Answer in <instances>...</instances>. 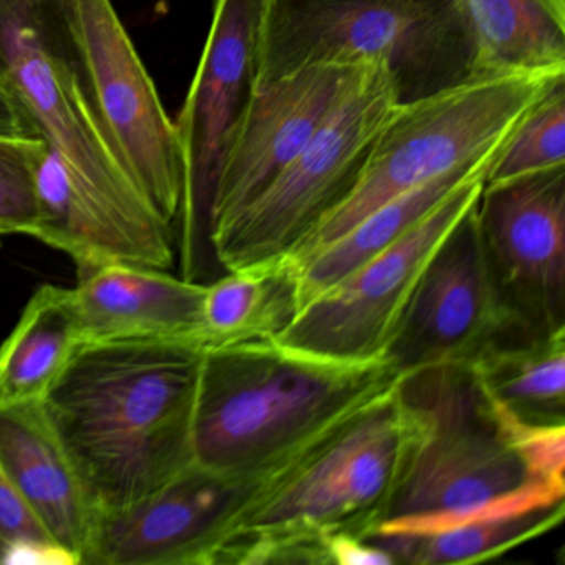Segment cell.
<instances>
[{"instance_id": "cell-19", "label": "cell", "mask_w": 565, "mask_h": 565, "mask_svg": "<svg viewBox=\"0 0 565 565\" xmlns=\"http://www.w3.org/2000/svg\"><path fill=\"white\" fill-rule=\"evenodd\" d=\"M502 148V147H501ZM495 153L481 158L475 163L458 168L451 173L435 178L402 196L388 201L366 214L345 233L299 260H290L296 276L299 310L310 300L339 282L347 274L392 246L403 234L408 233L433 207L438 206L462 181L479 171L489 170Z\"/></svg>"}, {"instance_id": "cell-6", "label": "cell", "mask_w": 565, "mask_h": 565, "mask_svg": "<svg viewBox=\"0 0 565 565\" xmlns=\"http://www.w3.org/2000/svg\"><path fill=\"white\" fill-rule=\"evenodd\" d=\"M0 85L81 186L141 237L177 250L173 226L148 203L98 125L62 0H0Z\"/></svg>"}, {"instance_id": "cell-24", "label": "cell", "mask_w": 565, "mask_h": 565, "mask_svg": "<svg viewBox=\"0 0 565 565\" xmlns=\"http://www.w3.org/2000/svg\"><path fill=\"white\" fill-rule=\"evenodd\" d=\"M565 164V77L522 115L489 168L484 183H501Z\"/></svg>"}, {"instance_id": "cell-5", "label": "cell", "mask_w": 565, "mask_h": 565, "mask_svg": "<svg viewBox=\"0 0 565 565\" xmlns=\"http://www.w3.org/2000/svg\"><path fill=\"white\" fill-rule=\"evenodd\" d=\"M469 58L452 0H266L256 87L310 65L380 61L405 104L468 81Z\"/></svg>"}, {"instance_id": "cell-16", "label": "cell", "mask_w": 565, "mask_h": 565, "mask_svg": "<svg viewBox=\"0 0 565 565\" xmlns=\"http://www.w3.org/2000/svg\"><path fill=\"white\" fill-rule=\"evenodd\" d=\"M0 466L74 565H82L102 511L44 399L0 405Z\"/></svg>"}, {"instance_id": "cell-28", "label": "cell", "mask_w": 565, "mask_h": 565, "mask_svg": "<svg viewBox=\"0 0 565 565\" xmlns=\"http://www.w3.org/2000/svg\"><path fill=\"white\" fill-rule=\"evenodd\" d=\"M327 565H396L392 555L352 532L326 534Z\"/></svg>"}, {"instance_id": "cell-26", "label": "cell", "mask_w": 565, "mask_h": 565, "mask_svg": "<svg viewBox=\"0 0 565 565\" xmlns=\"http://www.w3.org/2000/svg\"><path fill=\"white\" fill-rule=\"evenodd\" d=\"M74 565L0 466V565Z\"/></svg>"}, {"instance_id": "cell-1", "label": "cell", "mask_w": 565, "mask_h": 565, "mask_svg": "<svg viewBox=\"0 0 565 565\" xmlns=\"http://www.w3.org/2000/svg\"><path fill=\"white\" fill-rule=\"evenodd\" d=\"M204 347L186 340L82 342L45 409L102 512L160 491L193 465Z\"/></svg>"}, {"instance_id": "cell-3", "label": "cell", "mask_w": 565, "mask_h": 565, "mask_svg": "<svg viewBox=\"0 0 565 565\" xmlns=\"http://www.w3.org/2000/svg\"><path fill=\"white\" fill-rule=\"evenodd\" d=\"M398 375L386 359H327L276 339L207 347L191 425L194 462L223 475H259Z\"/></svg>"}, {"instance_id": "cell-17", "label": "cell", "mask_w": 565, "mask_h": 565, "mask_svg": "<svg viewBox=\"0 0 565 565\" xmlns=\"http://www.w3.org/2000/svg\"><path fill=\"white\" fill-rule=\"evenodd\" d=\"M206 284L148 267H102L74 287L84 342L186 340L204 347ZM206 349V347H204Z\"/></svg>"}, {"instance_id": "cell-25", "label": "cell", "mask_w": 565, "mask_h": 565, "mask_svg": "<svg viewBox=\"0 0 565 565\" xmlns=\"http://www.w3.org/2000/svg\"><path fill=\"white\" fill-rule=\"evenodd\" d=\"M47 150L42 138H0V241L34 234L35 173Z\"/></svg>"}, {"instance_id": "cell-15", "label": "cell", "mask_w": 565, "mask_h": 565, "mask_svg": "<svg viewBox=\"0 0 565 565\" xmlns=\"http://www.w3.org/2000/svg\"><path fill=\"white\" fill-rule=\"evenodd\" d=\"M356 65H310L254 87L217 183L211 236L296 160L335 107Z\"/></svg>"}, {"instance_id": "cell-7", "label": "cell", "mask_w": 565, "mask_h": 565, "mask_svg": "<svg viewBox=\"0 0 565 565\" xmlns=\"http://www.w3.org/2000/svg\"><path fill=\"white\" fill-rule=\"evenodd\" d=\"M557 78L465 81L399 104L376 135L350 193L286 257L302 259L382 204L495 153Z\"/></svg>"}, {"instance_id": "cell-10", "label": "cell", "mask_w": 565, "mask_h": 565, "mask_svg": "<svg viewBox=\"0 0 565 565\" xmlns=\"http://www.w3.org/2000/svg\"><path fill=\"white\" fill-rule=\"evenodd\" d=\"M98 125L148 203L170 226L181 201L177 127L111 0H62Z\"/></svg>"}, {"instance_id": "cell-29", "label": "cell", "mask_w": 565, "mask_h": 565, "mask_svg": "<svg viewBox=\"0 0 565 565\" xmlns=\"http://www.w3.org/2000/svg\"><path fill=\"white\" fill-rule=\"evenodd\" d=\"M0 138H41L4 85H0Z\"/></svg>"}, {"instance_id": "cell-4", "label": "cell", "mask_w": 565, "mask_h": 565, "mask_svg": "<svg viewBox=\"0 0 565 565\" xmlns=\"http://www.w3.org/2000/svg\"><path fill=\"white\" fill-rule=\"evenodd\" d=\"M395 385L256 475L217 565H327L326 534H372L398 466Z\"/></svg>"}, {"instance_id": "cell-18", "label": "cell", "mask_w": 565, "mask_h": 565, "mask_svg": "<svg viewBox=\"0 0 565 565\" xmlns=\"http://www.w3.org/2000/svg\"><path fill=\"white\" fill-rule=\"evenodd\" d=\"M469 39L468 81L565 75V0H452Z\"/></svg>"}, {"instance_id": "cell-13", "label": "cell", "mask_w": 565, "mask_h": 565, "mask_svg": "<svg viewBox=\"0 0 565 565\" xmlns=\"http://www.w3.org/2000/svg\"><path fill=\"white\" fill-rule=\"evenodd\" d=\"M476 206L439 244L396 323L385 359L399 373L469 363L492 340L524 329L512 319L495 286Z\"/></svg>"}, {"instance_id": "cell-22", "label": "cell", "mask_w": 565, "mask_h": 565, "mask_svg": "<svg viewBox=\"0 0 565 565\" xmlns=\"http://www.w3.org/2000/svg\"><path fill=\"white\" fill-rule=\"evenodd\" d=\"M297 312L296 276L286 256L226 270L204 290V347L276 339Z\"/></svg>"}, {"instance_id": "cell-8", "label": "cell", "mask_w": 565, "mask_h": 565, "mask_svg": "<svg viewBox=\"0 0 565 565\" xmlns=\"http://www.w3.org/2000/svg\"><path fill=\"white\" fill-rule=\"evenodd\" d=\"M402 104L388 65H356L335 107L296 160L211 236L223 273L287 256L359 180L376 135Z\"/></svg>"}, {"instance_id": "cell-14", "label": "cell", "mask_w": 565, "mask_h": 565, "mask_svg": "<svg viewBox=\"0 0 565 565\" xmlns=\"http://www.w3.org/2000/svg\"><path fill=\"white\" fill-rule=\"evenodd\" d=\"M254 479L193 462L143 501L102 512L82 565H217Z\"/></svg>"}, {"instance_id": "cell-12", "label": "cell", "mask_w": 565, "mask_h": 565, "mask_svg": "<svg viewBox=\"0 0 565 565\" xmlns=\"http://www.w3.org/2000/svg\"><path fill=\"white\" fill-rule=\"evenodd\" d=\"M476 220L512 319L532 332L565 329V164L484 183Z\"/></svg>"}, {"instance_id": "cell-27", "label": "cell", "mask_w": 565, "mask_h": 565, "mask_svg": "<svg viewBox=\"0 0 565 565\" xmlns=\"http://www.w3.org/2000/svg\"><path fill=\"white\" fill-rule=\"evenodd\" d=\"M489 398L505 439L524 462L532 479L565 491V423L521 418L491 395Z\"/></svg>"}, {"instance_id": "cell-21", "label": "cell", "mask_w": 565, "mask_h": 565, "mask_svg": "<svg viewBox=\"0 0 565 565\" xmlns=\"http://www.w3.org/2000/svg\"><path fill=\"white\" fill-rule=\"evenodd\" d=\"M469 365L482 388L521 418L565 423V329L511 330Z\"/></svg>"}, {"instance_id": "cell-9", "label": "cell", "mask_w": 565, "mask_h": 565, "mask_svg": "<svg viewBox=\"0 0 565 565\" xmlns=\"http://www.w3.org/2000/svg\"><path fill=\"white\" fill-rule=\"evenodd\" d=\"M266 0H214L213 19L177 127L181 201L174 223L181 277L207 284L220 269L211 247L217 183L247 102Z\"/></svg>"}, {"instance_id": "cell-11", "label": "cell", "mask_w": 565, "mask_h": 565, "mask_svg": "<svg viewBox=\"0 0 565 565\" xmlns=\"http://www.w3.org/2000/svg\"><path fill=\"white\" fill-rule=\"evenodd\" d=\"M488 171L462 181L392 246L306 303L277 342L345 362L385 359L423 269L478 203Z\"/></svg>"}, {"instance_id": "cell-20", "label": "cell", "mask_w": 565, "mask_h": 565, "mask_svg": "<svg viewBox=\"0 0 565 565\" xmlns=\"http://www.w3.org/2000/svg\"><path fill=\"white\" fill-rule=\"evenodd\" d=\"M82 342L74 289L39 287L0 345V405L44 399Z\"/></svg>"}, {"instance_id": "cell-23", "label": "cell", "mask_w": 565, "mask_h": 565, "mask_svg": "<svg viewBox=\"0 0 565 565\" xmlns=\"http://www.w3.org/2000/svg\"><path fill=\"white\" fill-rule=\"evenodd\" d=\"M564 512L562 501L545 508L479 515L423 531L383 532L365 539L388 552L396 565L481 564L547 534L561 524Z\"/></svg>"}, {"instance_id": "cell-2", "label": "cell", "mask_w": 565, "mask_h": 565, "mask_svg": "<svg viewBox=\"0 0 565 565\" xmlns=\"http://www.w3.org/2000/svg\"><path fill=\"white\" fill-rule=\"evenodd\" d=\"M395 396L398 466L385 515L372 534L423 531L564 501L565 491L529 475L469 363L399 373Z\"/></svg>"}]
</instances>
